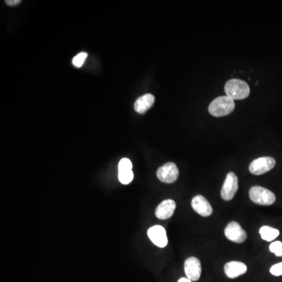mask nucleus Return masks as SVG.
Returning a JSON list of instances; mask_svg holds the SVG:
<instances>
[{"label":"nucleus","instance_id":"nucleus-1","mask_svg":"<svg viewBox=\"0 0 282 282\" xmlns=\"http://www.w3.org/2000/svg\"><path fill=\"white\" fill-rule=\"evenodd\" d=\"M235 101L227 96L217 97L209 104L208 112L214 117L227 116L235 110Z\"/></svg>","mask_w":282,"mask_h":282},{"label":"nucleus","instance_id":"nucleus-2","mask_svg":"<svg viewBox=\"0 0 282 282\" xmlns=\"http://www.w3.org/2000/svg\"><path fill=\"white\" fill-rule=\"evenodd\" d=\"M224 89L227 97L233 99L234 101L245 99L250 93V88L248 84L245 81L237 79L227 81Z\"/></svg>","mask_w":282,"mask_h":282},{"label":"nucleus","instance_id":"nucleus-3","mask_svg":"<svg viewBox=\"0 0 282 282\" xmlns=\"http://www.w3.org/2000/svg\"><path fill=\"white\" fill-rule=\"evenodd\" d=\"M249 198L254 203L260 205H271L276 201L275 194L260 186H254L250 188Z\"/></svg>","mask_w":282,"mask_h":282},{"label":"nucleus","instance_id":"nucleus-4","mask_svg":"<svg viewBox=\"0 0 282 282\" xmlns=\"http://www.w3.org/2000/svg\"><path fill=\"white\" fill-rule=\"evenodd\" d=\"M238 190H239L238 176L234 172H228L220 192L222 199L225 201H231L237 193Z\"/></svg>","mask_w":282,"mask_h":282},{"label":"nucleus","instance_id":"nucleus-5","mask_svg":"<svg viewBox=\"0 0 282 282\" xmlns=\"http://www.w3.org/2000/svg\"><path fill=\"white\" fill-rule=\"evenodd\" d=\"M275 165H276V161L274 158H259L251 162L249 165V171L252 174L260 176L274 169Z\"/></svg>","mask_w":282,"mask_h":282},{"label":"nucleus","instance_id":"nucleus-6","mask_svg":"<svg viewBox=\"0 0 282 282\" xmlns=\"http://www.w3.org/2000/svg\"><path fill=\"white\" fill-rule=\"evenodd\" d=\"M178 168L173 162L166 163L157 170L158 179L165 184L174 183L178 179Z\"/></svg>","mask_w":282,"mask_h":282},{"label":"nucleus","instance_id":"nucleus-7","mask_svg":"<svg viewBox=\"0 0 282 282\" xmlns=\"http://www.w3.org/2000/svg\"><path fill=\"white\" fill-rule=\"evenodd\" d=\"M226 238L235 243H243L247 239V233L238 222L232 221L224 230Z\"/></svg>","mask_w":282,"mask_h":282},{"label":"nucleus","instance_id":"nucleus-8","mask_svg":"<svg viewBox=\"0 0 282 282\" xmlns=\"http://www.w3.org/2000/svg\"><path fill=\"white\" fill-rule=\"evenodd\" d=\"M184 272L186 278L190 281L197 282L201 275V264L196 257H189L184 262Z\"/></svg>","mask_w":282,"mask_h":282},{"label":"nucleus","instance_id":"nucleus-9","mask_svg":"<svg viewBox=\"0 0 282 282\" xmlns=\"http://www.w3.org/2000/svg\"><path fill=\"white\" fill-rule=\"evenodd\" d=\"M148 236L152 243L159 248H165L168 244L166 231L162 226L156 225L149 228Z\"/></svg>","mask_w":282,"mask_h":282},{"label":"nucleus","instance_id":"nucleus-10","mask_svg":"<svg viewBox=\"0 0 282 282\" xmlns=\"http://www.w3.org/2000/svg\"><path fill=\"white\" fill-rule=\"evenodd\" d=\"M133 164L128 159H122L119 163V180L121 184H130L133 180Z\"/></svg>","mask_w":282,"mask_h":282},{"label":"nucleus","instance_id":"nucleus-11","mask_svg":"<svg viewBox=\"0 0 282 282\" xmlns=\"http://www.w3.org/2000/svg\"><path fill=\"white\" fill-rule=\"evenodd\" d=\"M192 206L195 212L203 217H208L212 214V207L205 198L197 195L192 199Z\"/></svg>","mask_w":282,"mask_h":282},{"label":"nucleus","instance_id":"nucleus-12","mask_svg":"<svg viewBox=\"0 0 282 282\" xmlns=\"http://www.w3.org/2000/svg\"><path fill=\"white\" fill-rule=\"evenodd\" d=\"M176 202L172 199H166L159 204L156 210V216L159 220L169 219L174 213Z\"/></svg>","mask_w":282,"mask_h":282},{"label":"nucleus","instance_id":"nucleus-13","mask_svg":"<svg viewBox=\"0 0 282 282\" xmlns=\"http://www.w3.org/2000/svg\"><path fill=\"white\" fill-rule=\"evenodd\" d=\"M247 266L242 262L231 261L226 263L224 266V272L229 279H236L238 277L245 274Z\"/></svg>","mask_w":282,"mask_h":282},{"label":"nucleus","instance_id":"nucleus-14","mask_svg":"<svg viewBox=\"0 0 282 282\" xmlns=\"http://www.w3.org/2000/svg\"><path fill=\"white\" fill-rule=\"evenodd\" d=\"M155 100L156 98L153 95L150 93L139 97L134 104L135 111L140 114L145 113L148 109L153 106Z\"/></svg>","mask_w":282,"mask_h":282},{"label":"nucleus","instance_id":"nucleus-15","mask_svg":"<svg viewBox=\"0 0 282 282\" xmlns=\"http://www.w3.org/2000/svg\"><path fill=\"white\" fill-rule=\"evenodd\" d=\"M260 235L262 239L267 242H273L280 235V231L276 228L269 227V226H263L260 229Z\"/></svg>","mask_w":282,"mask_h":282},{"label":"nucleus","instance_id":"nucleus-16","mask_svg":"<svg viewBox=\"0 0 282 282\" xmlns=\"http://www.w3.org/2000/svg\"><path fill=\"white\" fill-rule=\"evenodd\" d=\"M270 251L275 254L277 256H282V242H274L270 244Z\"/></svg>","mask_w":282,"mask_h":282},{"label":"nucleus","instance_id":"nucleus-17","mask_svg":"<svg viewBox=\"0 0 282 282\" xmlns=\"http://www.w3.org/2000/svg\"><path fill=\"white\" fill-rule=\"evenodd\" d=\"M87 57V53H79L78 55L76 56V57L73 58V65L76 68H80L81 65H83V63L85 62V60Z\"/></svg>","mask_w":282,"mask_h":282},{"label":"nucleus","instance_id":"nucleus-18","mask_svg":"<svg viewBox=\"0 0 282 282\" xmlns=\"http://www.w3.org/2000/svg\"><path fill=\"white\" fill-rule=\"evenodd\" d=\"M270 272L274 276L279 277L282 275V262L273 265L270 269Z\"/></svg>","mask_w":282,"mask_h":282},{"label":"nucleus","instance_id":"nucleus-19","mask_svg":"<svg viewBox=\"0 0 282 282\" xmlns=\"http://www.w3.org/2000/svg\"><path fill=\"white\" fill-rule=\"evenodd\" d=\"M5 2L8 6H16V5L21 3V0H6Z\"/></svg>","mask_w":282,"mask_h":282},{"label":"nucleus","instance_id":"nucleus-20","mask_svg":"<svg viewBox=\"0 0 282 282\" xmlns=\"http://www.w3.org/2000/svg\"><path fill=\"white\" fill-rule=\"evenodd\" d=\"M177 282H192V281H190L189 279H187V278H182Z\"/></svg>","mask_w":282,"mask_h":282}]
</instances>
